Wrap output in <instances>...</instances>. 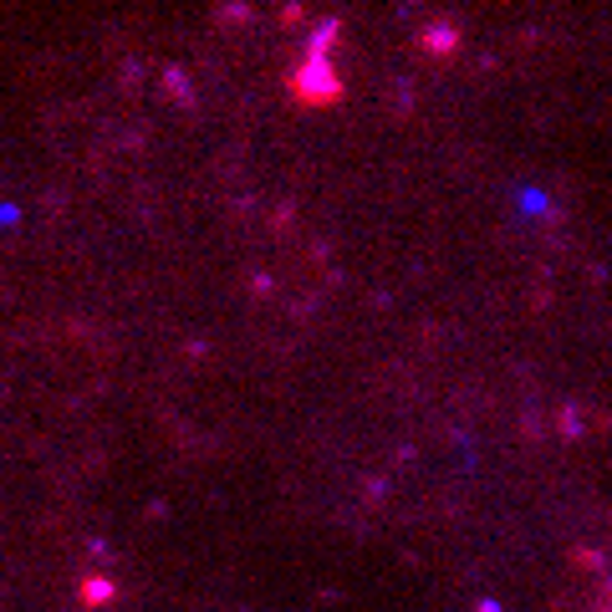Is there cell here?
Returning <instances> with one entry per match:
<instances>
[{
  "label": "cell",
  "mask_w": 612,
  "mask_h": 612,
  "mask_svg": "<svg viewBox=\"0 0 612 612\" xmlns=\"http://www.w3.org/2000/svg\"><path fill=\"white\" fill-rule=\"evenodd\" d=\"M332 41H337V21H327V26L312 36V57H307V66L291 77V92H297L301 102H332L337 92H342L337 72L327 66V47H332Z\"/></svg>",
  "instance_id": "6da1fadb"
}]
</instances>
